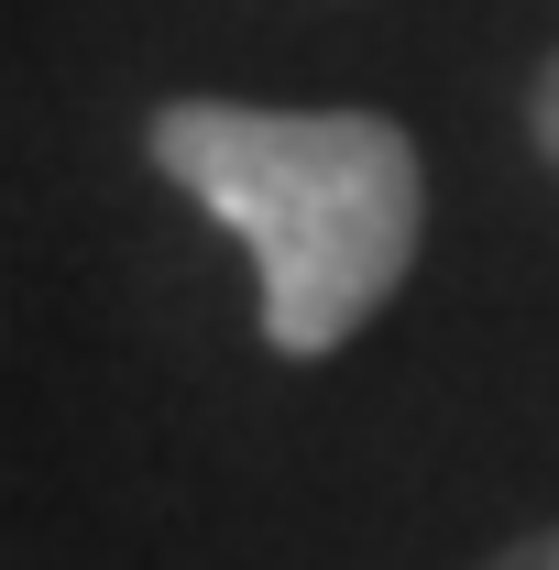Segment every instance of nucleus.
I'll use <instances>...</instances> for the list:
<instances>
[{"instance_id": "1", "label": "nucleus", "mask_w": 559, "mask_h": 570, "mask_svg": "<svg viewBox=\"0 0 559 570\" xmlns=\"http://www.w3.org/2000/svg\"><path fill=\"white\" fill-rule=\"evenodd\" d=\"M143 165L253 253L264 352L285 362L351 352L384 318V296L418 275L428 165H418V132L384 110L165 99L143 121Z\"/></svg>"}, {"instance_id": "2", "label": "nucleus", "mask_w": 559, "mask_h": 570, "mask_svg": "<svg viewBox=\"0 0 559 570\" xmlns=\"http://www.w3.org/2000/svg\"><path fill=\"white\" fill-rule=\"evenodd\" d=\"M527 142H538V165L559 176V56L538 67V88H527Z\"/></svg>"}, {"instance_id": "3", "label": "nucleus", "mask_w": 559, "mask_h": 570, "mask_svg": "<svg viewBox=\"0 0 559 570\" xmlns=\"http://www.w3.org/2000/svg\"><path fill=\"white\" fill-rule=\"evenodd\" d=\"M483 570H559V527H527V538H504Z\"/></svg>"}]
</instances>
